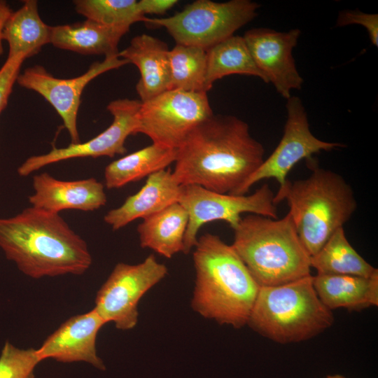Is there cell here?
Returning a JSON list of instances; mask_svg holds the SVG:
<instances>
[{
	"label": "cell",
	"mask_w": 378,
	"mask_h": 378,
	"mask_svg": "<svg viewBox=\"0 0 378 378\" xmlns=\"http://www.w3.org/2000/svg\"><path fill=\"white\" fill-rule=\"evenodd\" d=\"M265 153L245 121L213 113L177 149L172 174L181 186L234 195L262 163Z\"/></svg>",
	"instance_id": "1"
},
{
	"label": "cell",
	"mask_w": 378,
	"mask_h": 378,
	"mask_svg": "<svg viewBox=\"0 0 378 378\" xmlns=\"http://www.w3.org/2000/svg\"><path fill=\"white\" fill-rule=\"evenodd\" d=\"M0 248L24 274L40 279L81 275L91 266L87 243L59 214L33 206L0 218Z\"/></svg>",
	"instance_id": "2"
},
{
	"label": "cell",
	"mask_w": 378,
	"mask_h": 378,
	"mask_svg": "<svg viewBox=\"0 0 378 378\" xmlns=\"http://www.w3.org/2000/svg\"><path fill=\"white\" fill-rule=\"evenodd\" d=\"M192 259L194 311L221 325H246L260 286L232 245L205 233L197 238Z\"/></svg>",
	"instance_id": "3"
},
{
	"label": "cell",
	"mask_w": 378,
	"mask_h": 378,
	"mask_svg": "<svg viewBox=\"0 0 378 378\" xmlns=\"http://www.w3.org/2000/svg\"><path fill=\"white\" fill-rule=\"evenodd\" d=\"M307 161L311 174L288 180L274 195V203L286 200L298 234L313 256L351 218L358 204L351 186L340 174L318 167L313 159Z\"/></svg>",
	"instance_id": "4"
},
{
	"label": "cell",
	"mask_w": 378,
	"mask_h": 378,
	"mask_svg": "<svg viewBox=\"0 0 378 378\" xmlns=\"http://www.w3.org/2000/svg\"><path fill=\"white\" fill-rule=\"evenodd\" d=\"M233 230L231 245L260 287L311 275V256L288 214L280 219L249 214Z\"/></svg>",
	"instance_id": "5"
},
{
	"label": "cell",
	"mask_w": 378,
	"mask_h": 378,
	"mask_svg": "<svg viewBox=\"0 0 378 378\" xmlns=\"http://www.w3.org/2000/svg\"><path fill=\"white\" fill-rule=\"evenodd\" d=\"M332 311L320 300L313 276L276 286L260 287L247 324L280 344L309 340L330 328Z\"/></svg>",
	"instance_id": "6"
},
{
	"label": "cell",
	"mask_w": 378,
	"mask_h": 378,
	"mask_svg": "<svg viewBox=\"0 0 378 378\" xmlns=\"http://www.w3.org/2000/svg\"><path fill=\"white\" fill-rule=\"evenodd\" d=\"M260 4L250 0L215 2L197 0L183 10L163 18H149L144 22L164 27L176 44L208 50L252 21Z\"/></svg>",
	"instance_id": "7"
},
{
	"label": "cell",
	"mask_w": 378,
	"mask_h": 378,
	"mask_svg": "<svg viewBox=\"0 0 378 378\" xmlns=\"http://www.w3.org/2000/svg\"><path fill=\"white\" fill-rule=\"evenodd\" d=\"M188 214L183 253L187 254L197 241L201 227L215 220H223L234 229L244 213L277 218L274 194L263 184L250 195L216 192L197 185L181 186L178 200Z\"/></svg>",
	"instance_id": "8"
},
{
	"label": "cell",
	"mask_w": 378,
	"mask_h": 378,
	"mask_svg": "<svg viewBox=\"0 0 378 378\" xmlns=\"http://www.w3.org/2000/svg\"><path fill=\"white\" fill-rule=\"evenodd\" d=\"M206 93L169 90L141 102L136 134L146 135L153 144L178 149L214 113Z\"/></svg>",
	"instance_id": "9"
},
{
	"label": "cell",
	"mask_w": 378,
	"mask_h": 378,
	"mask_svg": "<svg viewBox=\"0 0 378 378\" xmlns=\"http://www.w3.org/2000/svg\"><path fill=\"white\" fill-rule=\"evenodd\" d=\"M167 273V266L153 254L136 265L118 262L97 291L94 309L106 323L112 322L118 330H131L138 322L141 298Z\"/></svg>",
	"instance_id": "10"
},
{
	"label": "cell",
	"mask_w": 378,
	"mask_h": 378,
	"mask_svg": "<svg viewBox=\"0 0 378 378\" xmlns=\"http://www.w3.org/2000/svg\"><path fill=\"white\" fill-rule=\"evenodd\" d=\"M286 100L287 119L279 144L234 195L247 194L255 183L268 178L275 179L281 188L291 169L300 160H310L314 154L322 150L346 147L342 143L325 141L315 136L301 99L291 96Z\"/></svg>",
	"instance_id": "11"
},
{
	"label": "cell",
	"mask_w": 378,
	"mask_h": 378,
	"mask_svg": "<svg viewBox=\"0 0 378 378\" xmlns=\"http://www.w3.org/2000/svg\"><path fill=\"white\" fill-rule=\"evenodd\" d=\"M141 102L128 98L111 102L107 110L113 117L112 123L104 131L84 143L70 144L67 147L52 146L50 152L27 158L18 169L21 176H27L41 168L77 158L113 157L125 154V143L131 134H136L138 126L137 114Z\"/></svg>",
	"instance_id": "12"
},
{
	"label": "cell",
	"mask_w": 378,
	"mask_h": 378,
	"mask_svg": "<svg viewBox=\"0 0 378 378\" xmlns=\"http://www.w3.org/2000/svg\"><path fill=\"white\" fill-rule=\"evenodd\" d=\"M130 64L118 55L105 57L102 62L91 64L83 74L68 79L54 77L41 65H34L20 74L17 83L22 88L41 95L55 109L62 119L71 144L80 143L77 116L81 95L86 85L98 76Z\"/></svg>",
	"instance_id": "13"
},
{
	"label": "cell",
	"mask_w": 378,
	"mask_h": 378,
	"mask_svg": "<svg viewBox=\"0 0 378 378\" xmlns=\"http://www.w3.org/2000/svg\"><path fill=\"white\" fill-rule=\"evenodd\" d=\"M299 29L278 31L268 28H255L243 36L257 67L284 98L302 88L304 80L299 74L293 50L300 35Z\"/></svg>",
	"instance_id": "14"
},
{
	"label": "cell",
	"mask_w": 378,
	"mask_h": 378,
	"mask_svg": "<svg viewBox=\"0 0 378 378\" xmlns=\"http://www.w3.org/2000/svg\"><path fill=\"white\" fill-rule=\"evenodd\" d=\"M106 322L93 308L69 318L50 335L36 349L41 361L52 358L62 363L85 362L105 370L97 355L96 340Z\"/></svg>",
	"instance_id": "15"
},
{
	"label": "cell",
	"mask_w": 378,
	"mask_h": 378,
	"mask_svg": "<svg viewBox=\"0 0 378 378\" xmlns=\"http://www.w3.org/2000/svg\"><path fill=\"white\" fill-rule=\"evenodd\" d=\"M31 206L55 214L65 209L93 211L107 201L104 185L94 178L62 181L43 172L33 178Z\"/></svg>",
	"instance_id": "16"
},
{
	"label": "cell",
	"mask_w": 378,
	"mask_h": 378,
	"mask_svg": "<svg viewBox=\"0 0 378 378\" xmlns=\"http://www.w3.org/2000/svg\"><path fill=\"white\" fill-rule=\"evenodd\" d=\"M181 186L168 168L148 176L145 184L135 194L129 196L122 205L108 211L104 222L118 230L133 220L144 219L169 205L178 202Z\"/></svg>",
	"instance_id": "17"
},
{
	"label": "cell",
	"mask_w": 378,
	"mask_h": 378,
	"mask_svg": "<svg viewBox=\"0 0 378 378\" xmlns=\"http://www.w3.org/2000/svg\"><path fill=\"white\" fill-rule=\"evenodd\" d=\"M167 44L153 36H134L118 56L134 64L140 72L136 90L141 102L147 101L170 88Z\"/></svg>",
	"instance_id": "18"
},
{
	"label": "cell",
	"mask_w": 378,
	"mask_h": 378,
	"mask_svg": "<svg viewBox=\"0 0 378 378\" xmlns=\"http://www.w3.org/2000/svg\"><path fill=\"white\" fill-rule=\"evenodd\" d=\"M313 285L320 300L331 311L343 308L358 312L378 306V270L370 277L317 274L313 276Z\"/></svg>",
	"instance_id": "19"
},
{
	"label": "cell",
	"mask_w": 378,
	"mask_h": 378,
	"mask_svg": "<svg viewBox=\"0 0 378 378\" xmlns=\"http://www.w3.org/2000/svg\"><path fill=\"white\" fill-rule=\"evenodd\" d=\"M126 31L108 27L94 21H85L52 27L51 41L55 47L82 55L118 54V45Z\"/></svg>",
	"instance_id": "20"
},
{
	"label": "cell",
	"mask_w": 378,
	"mask_h": 378,
	"mask_svg": "<svg viewBox=\"0 0 378 378\" xmlns=\"http://www.w3.org/2000/svg\"><path fill=\"white\" fill-rule=\"evenodd\" d=\"M137 226L140 246L167 258L183 252L188 214L176 202L144 219Z\"/></svg>",
	"instance_id": "21"
},
{
	"label": "cell",
	"mask_w": 378,
	"mask_h": 378,
	"mask_svg": "<svg viewBox=\"0 0 378 378\" xmlns=\"http://www.w3.org/2000/svg\"><path fill=\"white\" fill-rule=\"evenodd\" d=\"M177 149L152 144L108 164L104 169V186L118 189L167 169L176 158Z\"/></svg>",
	"instance_id": "22"
},
{
	"label": "cell",
	"mask_w": 378,
	"mask_h": 378,
	"mask_svg": "<svg viewBox=\"0 0 378 378\" xmlns=\"http://www.w3.org/2000/svg\"><path fill=\"white\" fill-rule=\"evenodd\" d=\"M13 12L4 31V41L8 44V57L23 55L26 59L38 54L51 41L52 27L41 18L38 1L25 0Z\"/></svg>",
	"instance_id": "23"
},
{
	"label": "cell",
	"mask_w": 378,
	"mask_h": 378,
	"mask_svg": "<svg viewBox=\"0 0 378 378\" xmlns=\"http://www.w3.org/2000/svg\"><path fill=\"white\" fill-rule=\"evenodd\" d=\"M232 74L253 76L267 83L240 36H231L206 50V92L217 80Z\"/></svg>",
	"instance_id": "24"
},
{
	"label": "cell",
	"mask_w": 378,
	"mask_h": 378,
	"mask_svg": "<svg viewBox=\"0 0 378 378\" xmlns=\"http://www.w3.org/2000/svg\"><path fill=\"white\" fill-rule=\"evenodd\" d=\"M310 264L318 274L370 277L378 270L351 245L343 227L337 229L319 251L311 256Z\"/></svg>",
	"instance_id": "25"
},
{
	"label": "cell",
	"mask_w": 378,
	"mask_h": 378,
	"mask_svg": "<svg viewBox=\"0 0 378 378\" xmlns=\"http://www.w3.org/2000/svg\"><path fill=\"white\" fill-rule=\"evenodd\" d=\"M169 90L206 92V50L197 46L176 44L169 52Z\"/></svg>",
	"instance_id": "26"
},
{
	"label": "cell",
	"mask_w": 378,
	"mask_h": 378,
	"mask_svg": "<svg viewBox=\"0 0 378 378\" xmlns=\"http://www.w3.org/2000/svg\"><path fill=\"white\" fill-rule=\"evenodd\" d=\"M74 4L86 19L127 32L132 24L146 19L136 0H76Z\"/></svg>",
	"instance_id": "27"
},
{
	"label": "cell",
	"mask_w": 378,
	"mask_h": 378,
	"mask_svg": "<svg viewBox=\"0 0 378 378\" xmlns=\"http://www.w3.org/2000/svg\"><path fill=\"white\" fill-rule=\"evenodd\" d=\"M40 362L36 349H20L6 341L0 354V378H35L34 368Z\"/></svg>",
	"instance_id": "28"
},
{
	"label": "cell",
	"mask_w": 378,
	"mask_h": 378,
	"mask_svg": "<svg viewBox=\"0 0 378 378\" xmlns=\"http://www.w3.org/2000/svg\"><path fill=\"white\" fill-rule=\"evenodd\" d=\"M23 55L8 57L0 69V115L6 108L14 83L17 82L22 63Z\"/></svg>",
	"instance_id": "29"
},
{
	"label": "cell",
	"mask_w": 378,
	"mask_h": 378,
	"mask_svg": "<svg viewBox=\"0 0 378 378\" xmlns=\"http://www.w3.org/2000/svg\"><path fill=\"white\" fill-rule=\"evenodd\" d=\"M350 24H360L365 28L371 43L378 47V14L365 13L358 10H344L340 12L337 27H344Z\"/></svg>",
	"instance_id": "30"
},
{
	"label": "cell",
	"mask_w": 378,
	"mask_h": 378,
	"mask_svg": "<svg viewBox=\"0 0 378 378\" xmlns=\"http://www.w3.org/2000/svg\"><path fill=\"white\" fill-rule=\"evenodd\" d=\"M178 3L176 0H140L141 13L146 14H164Z\"/></svg>",
	"instance_id": "31"
},
{
	"label": "cell",
	"mask_w": 378,
	"mask_h": 378,
	"mask_svg": "<svg viewBox=\"0 0 378 378\" xmlns=\"http://www.w3.org/2000/svg\"><path fill=\"white\" fill-rule=\"evenodd\" d=\"M13 10L6 1L0 0V56L4 53V31Z\"/></svg>",
	"instance_id": "32"
},
{
	"label": "cell",
	"mask_w": 378,
	"mask_h": 378,
	"mask_svg": "<svg viewBox=\"0 0 378 378\" xmlns=\"http://www.w3.org/2000/svg\"><path fill=\"white\" fill-rule=\"evenodd\" d=\"M326 378H346V377L340 374H333V375H328L327 377H326Z\"/></svg>",
	"instance_id": "33"
}]
</instances>
